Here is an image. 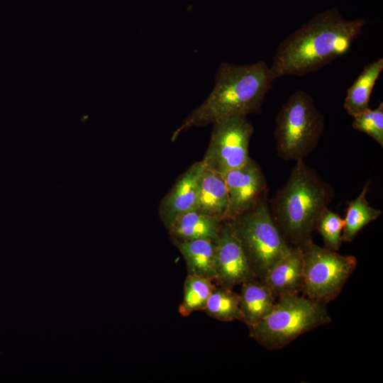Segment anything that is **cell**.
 Returning <instances> with one entry per match:
<instances>
[{"label": "cell", "mask_w": 383, "mask_h": 383, "mask_svg": "<svg viewBox=\"0 0 383 383\" xmlns=\"http://www.w3.org/2000/svg\"><path fill=\"white\" fill-rule=\"evenodd\" d=\"M370 181L363 187L360 194L348 202L344 226L342 233L343 242H351L357 233L368 223L377 220L382 211L372 207L367 200L366 195L370 187Z\"/></svg>", "instance_id": "obj_18"}, {"label": "cell", "mask_w": 383, "mask_h": 383, "mask_svg": "<svg viewBox=\"0 0 383 383\" xmlns=\"http://www.w3.org/2000/svg\"><path fill=\"white\" fill-rule=\"evenodd\" d=\"M324 116L311 96L296 90L282 106L275 121L274 136L279 156L297 161L317 146L324 130Z\"/></svg>", "instance_id": "obj_6"}, {"label": "cell", "mask_w": 383, "mask_h": 383, "mask_svg": "<svg viewBox=\"0 0 383 383\" xmlns=\"http://www.w3.org/2000/svg\"><path fill=\"white\" fill-rule=\"evenodd\" d=\"M334 196L333 187L300 160L295 162L269 209L285 240L300 246L312 240L318 218Z\"/></svg>", "instance_id": "obj_3"}, {"label": "cell", "mask_w": 383, "mask_h": 383, "mask_svg": "<svg viewBox=\"0 0 383 383\" xmlns=\"http://www.w3.org/2000/svg\"><path fill=\"white\" fill-rule=\"evenodd\" d=\"M207 315L221 321H242L239 294L231 288L215 286L204 310Z\"/></svg>", "instance_id": "obj_19"}, {"label": "cell", "mask_w": 383, "mask_h": 383, "mask_svg": "<svg viewBox=\"0 0 383 383\" xmlns=\"http://www.w3.org/2000/svg\"><path fill=\"white\" fill-rule=\"evenodd\" d=\"M299 247L303 257V291L309 299L326 304L339 294L357 260L353 255L321 247L312 240Z\"/></svg>", "instance_id": "obj_7"}, {"label": "cell", "mask_w": 383, "mask_h": 383, "mask_svg": "<svg viewBox=\"0 0 383 383\" xmlns=\"http://www.w3.org/2000/svg\"><path fill=\"white\" fill-rule=\"evenodd\" d=\"M331 321L326 304L299 294H286L279 296L271 311L249 328L250 335L265 348L277 350Z\"/></svg>", "instance_id": "obj_4"}, {"label": "cell", "mask_w": 383, "mask_h": 383, "mask_svg": "<svg viewBox=\"0 0 383 383\" xmlns=\"http://www.w3.org/2000/svg\"><path fill=\"white\" fill-rule=\"evenodd\" d=\"M365 24L345 19L336 9L316 15L278 46L270 67L275 79L305 75L345 55Z\"/></svg>", "instance_id": "obj_1"}, {"label": "cell", "mask_w": 383, "mask_h": 383, "mask_svg": "<svg viewBox=\"0 0 383 383\" xmlns=\"http://www.w3.org/2000/svg\"><path fill=\"white\" fill-rule=\"evenodd\" d=\"M228 209L224 175L204 167L194 211L224 221L228 220Z\"/></svg>", "instance_id": "obj_13"}, {"label": "cell", "mask_w": 383, "mask_h": 383, "mask_svg": "<svg viewBox=\"0 0 383 383\" xmlns=\"http://www.w3.org/2000/svg\"><path fill=\"white\" fill-rule=\"evenodd\" d=\"M204 168L201 160L194 162L179 177L160 201L159 215L167 228L177 217L195 209Z\"/></svg>", "instance_id": "obj_11"}, {"label": "cell", "mask_w": 383, "mask_h": 383, "mask_svg": "<svg viewBox=\"0 0 383 383\" xmlns=\"http://www.w3.org/2000/svg\"><path fill=\"white\" fill-rule=\"evenodd\" d=\"M212 124L210 142L201 161L206 168L224 175L250 158L249 145L254 128L246 116L228 118Z\"/></svg>", "instance_id": "obj_8"}, {"label": "cell", "mask_w": 383, "mask_h": 383, "mask_svg": "<svg viewBox=\"0 0 383 383\" xmlns=\"http://www.w3.org/2000/svg\"><path fill=\"white\" fill-rule=\"evenodd\" d=\"M216 281L231 288L257 278L229 221L221 223L216 251Z\"/></svg>", "instance_id": "obj_10"}, {"label": "cell", "mask_w": 383, "mask_h": 383, "mask_svg": "<svg viewBox=\"0 0 383 383\" xmlns=\"http://www.w3.org/2000/svg\"><path fill=\"white\" fill-rule=\"evenodd\" d=\"M215 285L212 280L188 274L184 283L183 298L178 311L182 316H188L196 311H204Z\"/></svg>", "instance_id": "obj_20"}, {"label": "cell", "mask_w": 383, "mask_h": 383, "mask_svg": "<svg viewBox=\"0 0 383 383\" xmlns=\"http://www.w3.org/2000/svg\"><path fill=\"white\" fill-rule=\"evenodd\" d=\"M229 221L260 279L287 255L293 247L285 240L270 213L267 195Z\"/></svg>", "instance_id": "obj_5"}, {"label": "cell", "mask_w": 383, "mask_h": 383, "mask_svg": "<svg viewBox=\"0 0 383 383\" xmlns=\"http://www.w3.org/2000/svg\"><path fill=\"white\" fill-rule=\"evenodd\" d=\"M383 70V59L379 58L365 66L347 89L343 107L352 117L370 108L372 89Z\"/></svg>", "instance_id": "obj_17"}, {"label": "cell", "mask_w": 383, "mask_h": 383, "mask_svg": "<svg viewBox=\"0 0 383 383\" xmlns=\"http://www.w3.org/2000/svg\"><path fill=\"white\" fill-rule=\"evenodd\" d=\"M343 218L327 208L319 217L316 230L321 235L326 248L337 251L343 242Z\"/></svg>", "instance_id": "obj_21"}, {"label": "cell", "mask_w": 383, "mask_h": 383, "mask_svg": "<svg viewBox=\"0 0 383 383\" xmlns=\"http://www.w3.org/2000/svg\"><path fill=\"white\" fill-rule=\"evenodd\" d=\"M222 222L193 210L177 217L167 229L172 240H218Z\"/></svg>", "instance_id": "obj_16"}, {"label": "cell", "mask_w": 383, "mask_h": 383, "mask_svg": "<svg viewBox=\"0 0 383 383\" xmlns=\"http://www.w3.org/2000/svg\"><path fill=\"white\" fill-rule=\"evenodd\" d=\"M275 295L262 280L251 279L242 283L239 294L243 320L248 328L254 326L272 309Z\"/></svg>", "instance_id": "obj_15"}, {"label": "cell", "mask_w": 383, "mask_h": 383, "mask_svg": "<svg viewBox=\"0 0 383 383\" xmlns=\"http://www.w3.org/2000/svg\"><path fill=\"white\" fill-rule=\"evenodd\" d=\"M217 241L201 238L185 241L173 240V243L184 259L188 274L215 280Z\"/></svg>", "instance_id": "obj_14"}, {"label": "cell", "mask_w": 383, "mask_h": 383, "mask_svg": "<svg viewBox=\"0 0 383 383\" xmlns=\"http://www.w3.org/2000/svg\"><path fill=\"white\" fill-rule=\"evenodd\" d=\"M352 127L367 134L375 140L381 148L383 147V103L375 109L367 110L355 116Z\"/></svg>", "instance_id": "obj_22"}, {"label": "cell", "mask_w": 383, "mask_h": 383, "mask_svg": "<svg viewBox=\"0 0 383 383\" xmlns=\"http://www.w3.org/2000/svg\"><path fill=\"white\" fill-rule=\"evenodd\" d=\"M274 79L271 67L264 61L244 65L222 62L212 91L174 131L172 140L194 126L260 113Z\"/></svg>", "instance_id": "obj_2"}, {"label": "cell", "mask_w": 383, "mask_h": 383, "mask_svg": "<svg viewBox=\"0 0 383 383\" xmlns=\"http://www.w3.org/2000/svg\"><path fill=\"white\" fill-rule=\"evenodd\" d=\"M275 296L299 294L303 291V257L299 246L274 265L260 279Z\"/></svg>", "instance_id": "obj_12"}, {"label": "cell", "mask_w": 383, "mask_h": 383, "mask_svg": "<svg viewBox=\"0 0 383 383\" xmlns=\"http://www.w3.org/2000/svg\"><path fill=\"white\" fill-rule=\"evenodd\" d=\"M224 179L229 199L227 221L249 210L267 195V179L251 157L242 166L226 172Z\"/></svg>", "instance_id": "obj_9"}]
</instances>
